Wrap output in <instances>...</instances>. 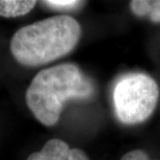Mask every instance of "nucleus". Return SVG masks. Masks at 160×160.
Here are the masks:
<instances>
[{"label":"nucleus","instance_id":"obj_1","mask_svg":"<svg viewBox=\"0 0 160 160\" xmlns=\"http://www.w3.org/2000/svg\"><path fill=\"white\" fill-rule=\"evenodd\" d=\"M95 92L92 80L78 66L63 63L42 69L26 91V103L32 114L44 126L55 125L64 104L69 100L91 99Z\"/></svg>","mask_w":160,"mask_h":160},{"label":"nucleus","instance_id":"obj_2","mask_svg":"<svg viewBox=\"0 0 160 160\" xmlns=\"http://www.w3.org/2000/svg\"><path fill=\"white\" fill-rule=\"evenodd\" d=\"M80 24L69 15H57L23 26L12 37L10 51L16 62L38 67L67 55L81 37Z\"/></svg>","mask_w":160,"mask_h":160},{"label":"nucleus","instance_id":"obj_3","mask_svg":"<svg viewBox=\"0 0 160 160\" xmlns=\"http://www.w3.org/2000/svg\"><path fill=\"white\" fill-rule=\"evenodd\" d=\"M158 97V86L150 76L144 73L123 75L113 89L116 115L126 125L142 123L153 113Z\"/></svg>","mask_w":160,"mask_h":160},{"label":"nucleus","instance_id":"obj_4","mask_svg":"<svg viewBox=\"0 0 160 160\" xmlns=\"http://www.w3.org/2000/svg\"><path fill=\"white\" fill-rule=\"evenodd\" d=\"M27 160H90L85 151L78 148L70 149L61 139H51L40 151L34 152Z\"/></svg>","mask_w":160,"mask_h":160},{"label":"nucleus","instance_id":"obj_5","mask_svg":"<svg viewBox=\"0 0 160 160\" xmlns=\"http://www.w3.org/2000/svg\"><path fill=\"white\" fill-rule=\"evenodd\" d=\"M37 1L28 0H0V16L15 18L29 13L36 6Z\"/></svg>","mask_w":160,"mask_h":160},{"label":"nucleus","instance_id":"obj_6","mask_svg":"<svg viewBox=\"0 0 160 160\" xmlns=\"http://www.w3.org/2000/svg\"><path fill=\"white\" fill-rule=\"evenodd\" d=\"M130 8L138 17L160 22V0H133L130 2Z\"/></svg>","mask_w":160,"mask_h":160},{"label":"nucleus","instance_id":"obj_7","mask_svg":"<svg viewBox=\"0 0 160 160\" xmlns=\"http://www.w3.org/2000/svg\"><path fill=\"white\" fill-rule=\"evenodd\" d=\"M84 2L82 1H77V0H48V1H43L42 4L44 6L50 7L54 10L59 11L69 12L77 9Z\"/></svg>","mask_w":160,"mask_h":160},{"label":"nucleus","instance_id":"obj_8","mask_svg":"<svg viewBox=\"0 0 160 160\" xmlns=\"http://www.w3.org/2000/svg\"><path fill=\"white\" fill-rule=\"evenodd\" d=\"M120 160H152L148 154L142 149H134L124 155Z\"/></svg>","mask_w":160,"mask_h":160}]
</instances>
